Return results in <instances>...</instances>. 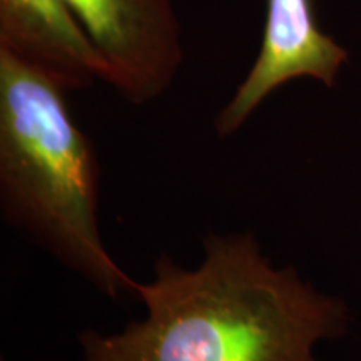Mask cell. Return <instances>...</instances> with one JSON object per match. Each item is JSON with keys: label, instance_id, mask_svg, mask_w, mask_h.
<instances>
[{"label": "cell", "instance_id": "3957f363", "mask_svg": "<svg viewBox=\"0 0 361 361\" xmlns=\"http://www.w3.org/2000/svg\"><path fill=\"white\" fill-rule=\"evenodd\" d=\"M107 67L106 82L130 104L159 97L183 64L171 0H64Z\"/></svg>", "mask_w": 361, "mask_h": 361}, {"label": "cell", "instance_id": "5b68a950", "mask_svg": "<svg viewBox=\"0 0 361 361\" xmlns=\"http://www.w3.org/2000/svg\"><path fill=\"white\" fill-rule=\"evenodd\" d=\"M0 49L66 90L107 78L106 62L64 0H0Z\"/></svg>", "mask_w": 361, "mask_h": 361}, {"label": "cell", "instance_id": "7a4b0ae2", "mask_svg": "<svg viewBox=\"0 0 361 361\" xmlns=\"http://www.w3.org/2000/svg\"><path fill=\"white\" fill-rule=\"evenodd\" d=\"M66 92L0 49V206L8 224L117 300L135 281L102 243L99 162Z\"/></svg>", "mask_w": 361, "mask_h": 361}, {"label": "cell", "instance_id": "6da1fadb", "mask_svg": "<svg viewBox=\"0 0 361 361\" xmlns=\"http://www.w3.org/2000/svg\"><path fill=\"white\" fill-rule=\"evenodd\" d=\"M134 295L146 318L114 335L85 329L82 361H318L314 346L348 324L338 298L274 268L251 233L209 234L194 269L161 256Z\"/></svg>", "mask_w": 361, "mask_h": 361}, {"label": "cell", "instance_id": "277c9868", "mask_svg": "<svg viewBox=\"0 0 361 361\" xmlns=\"http://www.w3.org/2000/svg\"><path fill=\"white\" fill-rule=\"evenodd\" d=\"M346 59L348 52L319 29L311 0H268L259 54L216 116V133H236L273 90L293 79L311 78L331 87Z\"/></svg>", "mask_w": 361, "mask_h": 361}]
</instances>
